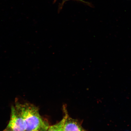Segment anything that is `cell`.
Wrapping results in <instances>:
<instances>
[{
	"label": "cell",
	"instance_id": "obj_1",
	"mask_svg": "<svg viewBox=\"0 0 131 131\" xmlns=\"http://www.w3.org/2000/svg\"><path fill=\"white\" fill-rule=\"evenodd\" d=\"M15 108L25 123V131L35 130L49 125L42 119L39 114L38 108L34 105L29 103H17Z\"/></svg>",
	"mask_w": 131,
	"mask_h": 131
},
{
	"label": "cell",
	"instance_id": "obj_2",
	"mask_svg": "<svg viewBox=\"0 0 131 131\" xmlns=\"http://www.w3.org/2000/svg\"><path fill=\"white\" fill-rule=\"evenodd\" d=\"M7 127L13 131H25L26 130V126L24 119L13 106L11 108L10 119Z\"/></svg>",
	"mask_w": 131,
	"mask_h": 131
},
{
	"label": "cell",
	"instance_id": "obj_3",
	"mask_svg": "<svg viewBox=\"0 0 131 131\" xmlns=\"http://www.w3.org/2000/svg\"><path fill=\"white\" fill-rule=\"evenodd\" d=\"M63 131H86L82 127L78 120L72 118L68 114L64 125Z\"/></svg>",
	"mask_w": 131,
	"mask_h": 131
},
{
	"label": "cell",
	"instance_id": "obj_4",
	"mask_svg": "<svg viewBox=\"0 0 131 131\" xmlns=\"http://www.w3.org/2000/svg\"><path fill=\"white\" fill-rule=\"evenodd\" d=\"M65 115L63 119L58 123L49 127L47 131H63L64 125L68 114L67 111H65Z\"/></svg>",
	"mask_w": 131,
	"mask_h": 131
},
{
	"label": "cell",
	"instance_id": "obj_5",
	"mask_svg": "<svg viewBox=\"0 0 131 131\" xmlns=\"http://www.w3.org/2000/svg\"><path fill=\"white\" fill-rule=\"evenodd\" d=\"M63 3H64L66 1H78L79 2H81L82 3H84L85 4H86L87 5H89L90 6H92V5L90 4L89 2H87L84 1H83V0H63Z\"/></svg>",
	"mask_w": 131,
	"mask_h": 131
},
{
	"label": "cell",
	"instance_id": "obj_6",
	"mask_svg": "<svg viewBox=\"0 0 131 131\" xmlns=\"http://www.w3.org/2000/svg\"><path fill=\"white\" fill-rule=\"evenodd\" d=\"M49 127V125H47L45 127H40L36 130L33 131H47Z\"/></svg>",
	"mask_w": 131,
	"mask_h": 131
},
{
	"label": "cell",
	"instance_id": "obj_7",
	"mask_svg": "<svg viewBox=\"0 0 131 131\" xmlns=\"http://www.w3.org/2000/svg\"><path fill=\"white\" fill-rule=\"evenodd\" d=\"M8 129H6V130H4L3 131H13L12 130H11L10 129L8 128Z\"/></svg>",
	"mask_w": 131,
	"mask_h": 131
}]
</instances>
